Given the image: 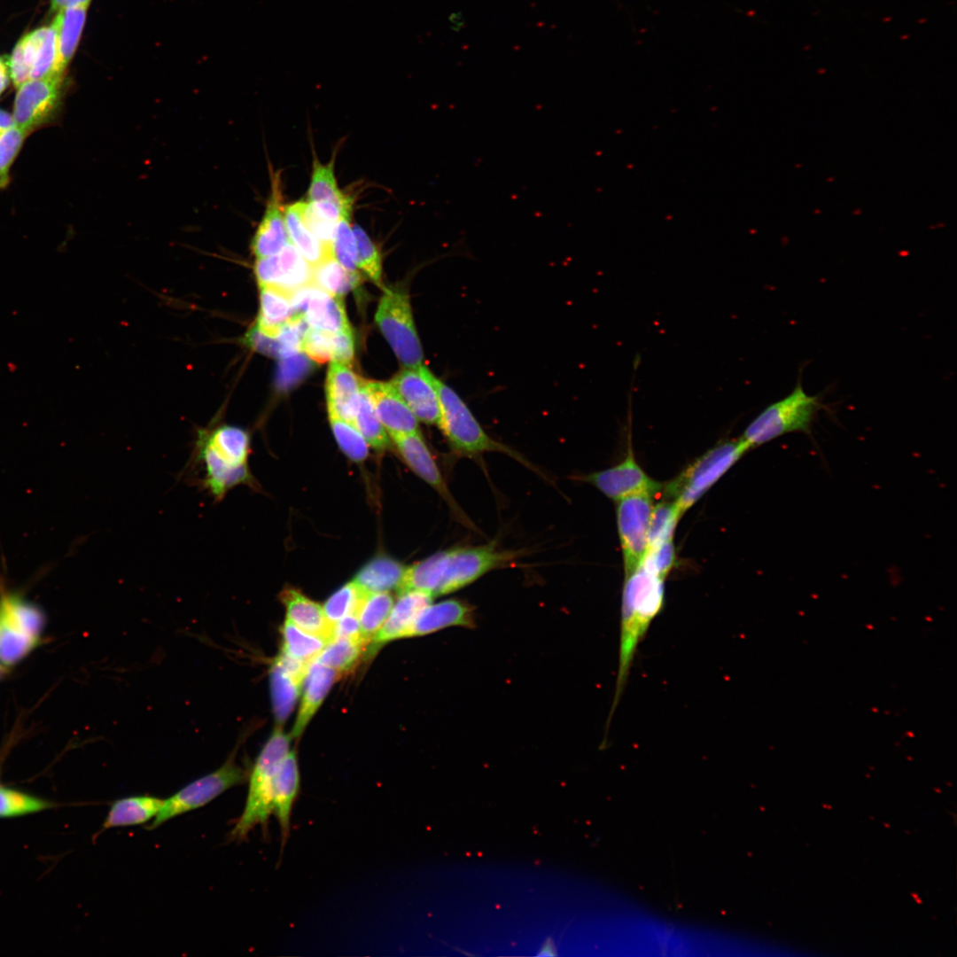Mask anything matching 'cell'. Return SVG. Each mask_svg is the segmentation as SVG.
I'll return each instance as SVG.
<instances>
[{
	"label": "cell",
	"mask_w": 957,
	"mask_h": 957,
	"mask_svg": "<svg viewBox=\"0 0 957 957\" xmlns=\"http://www.w3.org/2000/svg\"><path fill=\"white\" fill-rule=\"evenodd\" d=\"M433 597L423 591L409 590L399 595L381 628L370 642V652L374 653L389 641L404 638L406 632L417 616Z\"/></svg>",
	"instance_id": "22"
},
{
	"label": "cell",
	"mask_w": 957,
	"mask_h": 957,
	"mask_svg": "<svg viewBox=\"0 0 957 957\" xmlns=\"http://www.w3.org/2000/svg\"><path fill=\"white\" fill-rule=\"evenodd\" d=\"M92 0H51L50 8L53 12H58L60 10L77 7L87 6L89 7Z\"/></svg>",
	"instance_id": "53"
},
{
	"label": "cell",
	"mask_w": 957,
	"mask_h": 957,
	"mask_svg": "<svg viewBox=\"0 0 957 957\" xmlns=\"http://www.w3.org/2000/svg\"><path fill=\"white\" fill-rule=\"evenodd\" d=\"M281 633L282 651L304 662H311L329 642L321 636L302 630L287 619Z\"/></svg>",
	"instance_id": "37"
},
{
	"label": "cell",
	"mask_w": 957,
	"mask_h": 957,
	"mask_svg": "<svg viewBox=\"0 0 957 957\" xmlns=\"http://www.w3.org/2000/svg\"><path fill=\"white\" fill-rule=\"evenodd\" d=\"M473 611L469 603L457 599L431 603L417 614L404 638L421 636L451 626L474 627Z\"/></svg>",
	"instance_id": "21"
},
{
	"label": "cell",
	"mask_w": 957,
	"mask_h": 957,
	"mask_svg": "<svg viewBox=\"0 0 957 957\" xmlns=\"http://www.w3.org/2000/svg\"><path fill=\"white\" fill-rule=\"evenodd\" d=\"M164 800L143 795L116 800L110 807L103 829L133 826L144 823L158 814Z\"/></svg>",
	"instance_id": "29"
},
{
	"label": "cell",
	"mask_w": 957,
	"mask_h": 957,
	"mask_svg": "<svg viewBox=\"0 0 957 957\" xmlns=\"http://www.w3.org/2000/svg\"><path fill=\"white\" fill-rule=\"evenodd\" d=\"M336 638L362 640L367 642L362 635L356 613L348 614L333 624L331 640Z\"/></svg>",
	"instance_id": "52"
},
{
	"label": "cell",
	"mask_w": 957,
	"mask_h": 957,
	"mask_svg": "<svg viewBox=\"0 0 957 957\" xmlns=\"http://www.w3.org/2000/svg\"><path fill=\"white\" fill-rule=\"evenodd\" d=\"M654 495L649 492H641L617 501V525L625 574L631 572L641 564L647 551Z\"/></svg>",
	"instance_id": "12"
},
{
	"label": "cell",
	"mask_w": 957,
	"mask_h": 957,
	"mask_svg": "<svg viewBox=\"0 0 957 957\" xmlns=\"http://www.w3.org/2000/svg\"><path fill=\"white\" fill-rule=\"evenodd\" d=\"M286 608L287 619L302 630L331 640L332 624L326 619L323 607L299 590L285 588L280 594Z\"/></svg>",
	"instance_id": "26"
},
{
	"label": "cell",
	"mask_w": 957,
	"mask_h": 957,
	"mask_svg": "<svg viewBox=\"0 0 957 957\" xmlns=\"http://www.w3.org/2000/svg\"><path fill=\"white\" fill-rule=\"evenodd\" d=\"M393 440L404 462L439 493L447 503L454 517L466 527L476 530V525L466 516L448 489L421 433L401 435L393 438Z\"/></svg>",
	"instance_id": "15"
},
{
	"label": "cell",
	"mask_w": 957,
	"mask_h": 957,
	"mask_svg": "<svg viewBox=\"0 0 957 957\" xmlns=\"http://www.w3.org/2000/svg\"><path fill=\"white\" fill-rule=\"evenodd\" d=\"M0 611L16 627L38 640L43 630V615L35 604L20 595L1 592Z\"/></svg>",
	"instance_id": "34"
},
{
	"label": "cell",
	"mask_w": 957,
	"mask_h": 957,
	"mask_svg": "<svg viewBox=\"0 0 957 957\" xmlns=\"http://www.w3.org/2000/svg\"><path fill=\"white\" fill-rule=\"evenodd\" d=\"M88 8L77 6L56 12L52 22L57 34L56 74L66 75L84 29Z\"/></svg>",
	"instance_id": "25"
},
{
	"label": "cell",
	"mask_w": 957,
	"mask_h": 957,
	"mask_svg": "<svg viewBox=\"0 0 957 957\" xmlns=\"http://www.w3.org/2000/svg\"><path fill=\"white\" fill-rule=\"evenodd\" d=\"M245 342L254 350L269 356L284 358V350L277 338H271L261 332L254 325L246 334Z\"/></svg>",
	"instance_id": "50"
},
{
	"label": "cell",
	"mask_w": 957,
	"mask_h": 957,
	"mask_svg": "<svg viewBox=\"0 0 957 957\" xmlns=\"http://www.w3.org/2000/svg\"><path fill=\"white\" fill-rule=\"evenodd\" d=\"M254 273L259 286H275L289 292L313 284V267L291 242L276 254L257 258Z\"/></svg>",
	"instance_id": "16"
},
{
	"label": "cell",
	"mask_w": 957,
	"mask_h": 957,
	"mask_svg": "<svg viewBox=\"0 0 957 957\" xmlns=\"http://www.w3.org/2000/svg\"><path fill=\"white\" fill-rule=\"evenodd\" d=\"M750 449L741 437L720 442L663 485L664 499L684 514Z\"/></svg>",
	"instance_id": "6"
},
{
	"label": "cell",
	"mask_w": 957,
	"mask_h": 957,
	"mask_svg": "<svg viewBox=\"0 0 957 957\" xmlns=\"http://www.w3.org/2000/svg\"><path fill=\"white\" fill-rule=\"evenodd\" d=\"M291 738L278 726L264 744L248 774L246 802L230 831L232 840H243L255 826L267 824L272 813L274 780L282 760L290 751Z\"/></svg>",
	"instance_id": "5"
},
{
	"label": "cell",
	"mask_w": 957,
	"mask_h": 957,
	"mask_svg": "<svg viewBox=\"0 0 957 957\" xmlns=\"http://www.w3.org/2000/svg\"><path fill=\"white\" fill-rule=\"evenodd\" d=\"M596 487L605 496L619 501L641 492L658 494L663 484L651 478L636 462L632 447L617 465L580 477Z\"/></svg>",
	"instance_id": "13"
},
{
	"label": "cell",
	"mask_w": 957,
	"mask_h": 957,
	"mask_svg": "<svg viewBox=\"0 0 957 957\" xmlns=\"http://www.w3.org/2000/svg\"><path fill=\"white\" fill-rule=\"evenodd\" d=\"M821 408L819 398L806 393L798 381L789 395L762 410L749 424L741 438L752 448L787 433H810Z\"/></svg>",
	"instance_id": "7"
},
{
	"label": "cell",
	"mask_w": 957,
	"mask_h": 957,
	"mask_svg": "<svg viewBox=\"0 0 957 957\" xmlns=\"http://www.w3.org/2000/svg\"><path fill=\"white\" fill-rule=\"evenodd\" d=\"M555 951H556V949H555L554 944L552 942L545 943L544 945L541 947V952L538 954L539 955H555V954H556Z\"/></svg>",
	"instance_id": "56"
},
{
	"label": "cell",
	"mask_w": 957,
	"mask_h": 957,
	"mask_svg": "<svg viewBox=\"0 0 957 957\" xmlns=\"http://www.w3.org/2000/svg\"><path fill=\"white\" fill-rule=\"evenodd\" d=\"M56 62L57 34L52 23L23 35L6 61L16 88L29 80L56 74Z\"/></svg>",
	"instance_id": "11"
},
{
	"label": "cell",
	"mask_w": 957,
	"mask_h": 957,
	"mask_svg": "<svg viewBox=\"0 0 957 957\" xmlns=\"http://www.w3.org/2000/svg\"><path fill=\"white\" fill-rule=\"evenodd\" d=\"M375 320L403 367L416 368L424 364V352L405 287L397 285L385 289Z\"/></svg>",
	"instance_id": "8"
},
{
	"label": "cell",
	"mask_w": 957,
	"mask_h": 957,
	"mask_svg": "<svg viewBox=\"0 0 957 957\" xmlns=\"http://www.w3.org/2000/svg\"><path fill=\"white\" fill-rule=\"evenodd\" d=\"M247 778L246 771L230 756L216 770L190 782L167 799L148 827L153 829L167 821L199 808Z\"/></svg>",
	"instance_id": "9"
},
{
	"label": "cell",
	"mask_w": 957,
	"mask_h": 957,
	"mask_svg": "<svg viewBox=\"0 0 957 957\" xmlns=\"http://www.w3.org/2000/svg\"><path fill=\"white\" fill-rule=\"evenodd\" d=\"M405 572L406 568L398 561L379 556L365 564L353 581L364 593L398 591Z\"/></svg>",
	"instance_id": "30"
},
{
	"label": "cell",
	"mask_w": 957,
	"mask_h": 957,
	"mask_svg": "<svg viewBox=\"0 0 957 957\" xmlns=\"http://www.w3.org/2000/svg\"><path fill=\"white\" fill-rule=\"evenodd\" d=\"M339 673L313 659L304 678V690L291 737L298 738L319 708Z\"/></svg>",
	"instance_id": "24"
},
{
	"label": "cell",
	"mask_w": 957,
	"mask_h": 957,
	"mask_svg": "<svg viewBox=\"0 0 957 957\" xmlns=\"http://www.w3.org/2000/svg\"><path fill=\"white\" fill-rule=\"evenodd\" d=\"M302 682L303 680L290 673L276 659L274 660L270 669V689L273 711L279 727L292 711Z\"/></svg>",
	"instance_id": "31"
},
{
	"label": "cell",
	"mask_w": 957,
	"mask_h": 957,
	"mask_svg": "<svg viewBox=\"0 0 957 957\" xmlns=\"http://www.w3.org/2000/svg\"><path fill=\"white\" fill-rule=\"evenodd\" d=\"M284 219V208L279 177H274L271 192L262 218L253 237L251 248L257 258L279 253L290 243Z\"/></svg>",
	"instance_id": "19"
},
{
	"label": "cell",
	"mask_w": 957,
	"mask_h": 957,
	"mask_svg": "<svg viewBox=\"0 0 957 957\" xmlns=\"http://www.w3.org/2000/svg\"><path fill=\"white\" fill-rule=\"evenodd\" d=\"M36 642L37 639L16 627L0 611V663L4 666L19 661Z\"/></svg>",
	"instance_id": "39"
},
{
	"label": "cell",
	"mask_w": 957,
	"mask_h": 957,
	"mask_svg": "<svg viewBox=\"0 0 957 957\" xmlns=\"http://www.w3.org/2000/svg\"><path fill=\"white\" fill-rule=\"evenodd\" d=\"M440 404L438 426L455 455L476 457L486 452H501L531 467L519 454L492 439L482 428L465 401L447 384L437 379Z\"/></svg>",
	"instance_id": "4"
},
{
	"label": "cell",
	"mask_w": 957,
	"mask_h": 957,
	"mask_svg": "<svg viewBox=\"0 0 957 957\" xmlns=\"http://www.w3.org/2000/svg\"><path fill=\"white\" fill-rule=\"evenodd\" d=\"M665 603V579L643 563L625 574L621 603L619 668L612 717L624 691L641 641Z\"/></svg>",
	"instance_id": "3"
},
{
	"label": "cell",
	"mask_w": 957,
	"mask_h": 957,
	"mask_svg": "<svg viewBox=\"0 0 957 957\" xmlns=\"http://www.w3.org/2000/svg\"><path fill=\"white\" fill-rule=\"evenodd\" d=\"M334 333L309 327L302 341V352L318 363L331 361L334 347Z\"/></svg>",
	"instance_id": "47"
},
{
	"label": "cell",
	"mask_w": 957,
	"mask_h": 957,
	"mask_svg": "<svg viewBox=\"0 0 957 957\" xmlns=\"http://www.w3.org/2000/svg\"><path fill=\"white\" fill-rule=\"evenodd\" d=\"M334 347L331 361L346 365L352 364L354 356V340L352 329L333 335Z\"/></svg>",
	"instance_id": "51"
},
{
	"label": "cell",
	"mask_w": 957,
	"mask_h": 957,
	"mask_svg": "<svg viewBox=\"0 0 957 957\" xmlns=\"http://www.w3.org/2000/svg\"><path fill=\"white\" fill-rule=\"evenodd\" d=\"M642 562L659 576L665 579L675 563L673 539L665 541L657 546L649 548Z\"/></svg>",
	"instance_id": "48"
},
{
	"label": "cell",
	"mask_w": 957,
	"mask_h": 957,
	"mask_svg": "<svg viewBox=\"0 0 957 957\" xmlns=\"http://www.w3.org/2000/svg\"><path fill=\"white\" fill-rule=\"evenodd\" d=\"M14 126L12 114L0 108V135Z\"/></svg>",
	"instance_id": "55"
},
{
	"label": "cell",
	"mask_w": 957,
	"mask_h": 957,
	"mask_svg": "<svg viewBox=\"0 0 957 957\" xmlns=\"http://www.w3.org/2000/svg\"><path fill=\"white\" fill-rule=\"evenodd\" d=\"M27 136L16 125L0 135V187L8 184L10 169Z\"/></svg>",
	"instance_id": "46"
},
{
	"label": "cell",
	"mask_w": 957,
	"mask_h": 957,
	"mask_svg": "<svg viewBox=\"0 0 957 957\" xmlns=\"http://www.w3.org/2000/svg\"><path fill=\"white\" fill-rule=\"evenodd\" d=\"M300 777L296 753L289 751L276 772L272 790V813L278 821L283 841L287 838L293 805L299 795Z\"/></svg>",
	"instance_id": "23"
},
{
	"label": "cell",
	"mask_w": 957,
	"mask_h": 957,
	"mask_svg": "<svg viewBox=\"0 0 957 957\" xmlns=\"http://www.w3.org/2000/svg\"><path fill=\"white\" fill-rule=\"evenodd\" d=\"M393 599L388 592L365 593L356 609L361 633L370 643L383 626L392 607Z\"/></svg>",
	"instance_id": "35"
},
{
	"label": "cell",
	"mask_w": 957,
	"mask_h": 957,
	"mask_svg": "<svg viewBox=\"0 0 957 957\" xmlns=\"http://www.w3.org/2000/svg\"><path fill=\"white\" fill-rule=\"evenodd\" d=\"M307 202L332 205L342 209L352 206L353 199L338 188L332 160L328 164L314 162Z\"/></svg>",
	"instance_id": "33"
},
{
	"label": "cell",
	"mask_w": 957,
	"mask_h": 957,
	"mask_svg": "<svg viewBox=\"0 0 957 957\" xmlns=\"http://www.w3.org/2000/svg\"><path fill=\"white\" fill-rule=\"evenodd\" d=\"M249 455L250 436L243 428L222 424L198 429L180 477L220 503L237 486L257 489Z\"/></svg>",
	"instance_id": "1"
},
{
	"label": "cell",
	"mask_w": 957,
	"mask_h": 957,
	"mask_svg": "<svg viewBox=\"0 0 957 957\" xmlns=\"http://www.w3.org/2000/svg\"><path fill=\"white\" fill-rule=\"evenodd\" d=\"M352 208L344 211L340 216L331 244L333 257L346 269L356 271L355 239L350 223Z\"/></svg>",
	"instance_id": "43"
},
{
	"label": "cell",
	"mask_w": 957,
	"mask_h": 957,
	"mask_svg": "<svg viewBox=\"0 0 957 957\" xmlns=\"http://www.w3.org/2000/svg\"><path fill=\"white\" fill-rule=\"evenodd\" d=\"M353 231L355 239L357 268H360L376 284L382 286V258L377 247L359 225H354Z\"/></svg>",
	"instance_id": "41"
},
{
	"label": "cell",
	"mask_w": 957,
	"mask_h": 957,
	"mask_svg": "<svg viewBox=\"0 0 957 957\" xmlns=\"http://www.w3.org/2000/svg\"><path fill=\"white\" fill-rule=\"evenodd\" d=\"M294 315L304 316L309 327L336 333L351 329L343 297L332 296L314 284L292 292Z\"/></svg>",
	"instance_id": "17"
},
{
	"label": "cell",
	"mask_w": 957,
	"mask_h": 957,
	"mask_svg": "<svg viewBox=\"0 0 957 957\" xmlns=\"http://www.w3.org/2000/svg\"><path fill=\"white\" fill-rule=\"evenodd\" d=\"M364 594L354 581L340 587L326 601L323 607L328 621L333 625L345 616L355 613L360 600Z\"/></svg>",
	"instance_id": "44"
},
{
	"label": "cell",
	"mask_w": 957,
	"mask_h": 957,
	"mask_svg": "<svg viewBox=\"0 0 957 957\" xmlns=\"http://www.w3.org/2000/svg\"><path fill=\"white\" fill-rule=\"evenodd\" d=\"M437 379L438 377L422 364L416 368H405L390 383L418 421L438 425L440 404Z\"/></svg>",
	"instance_id": "14"
},
{
	"label": "cell",
	"mask_w": 957,
	"mask_h": 957,
	"mask_svg": "<svg viewBox=\"0 0 957 957\" xmlns=\"http://www.w3.org/2000/svg\"><path fill=\"white\" fill-rule=\"evenodd\" d=\"M360 281L357 271L346 269L332 254L313 267V284L332 296L343 297Z\"/></svg>",
	"instance_id": "32"
},
{
	"label": "cell",
	"mask_w": 957,
	"mask_h": 957,
	"mask_svg": "<svg viewBox=\"0 0 957 957\" xmlns=\"http://www.w3.org/2000/svg\"><path fill=\"white\" fill-rule=\"evenodd\" d=\"M303 204L304 201H299L284 208L285 224L291 243L314 267L332 253L306 224L302 215Z\"/></svg>",
	"instance_id": "28"
},
{
	"label": "cell",
	"mask_w": 957,
	"mask_h": 957,
	"mask_svg": "<svg viewBox=\"0 0 957 957\" xmlns=\"http://www.w3.org/2000/svg\"><path fill=\"white\" fill-rule=\"evenodd\" d=\"M367 645L362 640L332 639L314 659L339 674L346 673L358 664Z\"/></svg>",
	"instance_id": "36"
},
{
	"label": "cell",
	"mask_w": 957,
	"mask_h": 957,
	"mask_svg": "<svg viewBox=\"0 0 957 957\" xmlns=\"http://www.w3.org/2000/svg\"><path fill=\"white\" fill-rule=\"evenodd\" d=\"M354 425L360 432L367 443L377 450H385L390 446L388 433L377 418L367 392L361 382L359 405Z\"/></svg>",
	"instance_id": "38"
},
{
	"label": "cell",
	"mask_w": 957,
	"mask_h": 957,
	"mask_svg": "<svg viewBox=\"0 0 957 957\" xmlns=\"http://www.w3.org/2000/svg\"><path fill=\"white\" fill-rule=\"evenodd\" d=\"M310 368L307 358L300 353L282 359L277 370V385L282 389L291 387L300 381Z\"/></svg>",
	"instance_id": "49"
},
{
	"label": "cell",
	"mask_w": 957,
	"mask_h": 957,
	"mask_svg": "<svg viewBox=\"0 0 957 957\" xmlns=\"http://www.w3.org/2000/svg\"><path fill=\"white\" fill-rule=\"evenodd\" d=\"M361 382L362 378L347 365L331 361L325 385L329 416L339 417L354 425Z\"/></svg>",
	"instance_id": "20"
},
{
	"label": "cell",
	"mask_w": 957,
	"mask_h": 957,
	"mask_svg": "<svg viewBox=\"0 0 957 957\" xmlns=\"http://www.w3.org/2000/svg\"><path fill=\"white\" fill-rule=\"evenodd\" d=\"M682 515L676 503L671 501L663 499L654 504L649 525L648 549L673 540L675 527Z\"/></svg>",
	"instance_id": "40"
},
{
	"label": "cell",
	"mask_w": 957,
	"mask_h": 957,
	"mask_svg": "<svg viewBox=\"0 0 957 957\" xmlns=\"http://www.w3.org/2000/svg\"><path fill=\"white\" fill-rule=\"evenodd\" d=\"M50 806L45 800L0 785V817L27 814Z\"/></svg>",
	"instance_id": "45"
},
{
	"label": "cell",
	"mask_w": 957,
	"mask_h": 957,
	"mask_svg": "<svg viewBox=\"0 0 957 957\" xmlns=\"http://www.w3.org/2000/svg\"><path fill=\"white\" fill-rule=\"evenodd\" d=\"M519 556L518 551L502 550L494 543L440 551L406 568L398 594L409 590L423 591L432 597L451 594Z\"/></svg>",
	"instance_id": "2"
},
{
	"label": "cell",
	"mask_w": 957,
	"mask_h": 957,
	"mask_svg": "<svg viewBox=\"0 0 957 957\" xmlns=\"http://www.w3.org/2000/svg\"><path fill=\"white\" fill-rule=\"evenodd\" d=\"M10 73L6 61L0 58V96L7 89L10 82Z\"/></svg>",
	"instance_id": "54"
},
{
	"label": "cell",
	"mask_w": 957,
	"mask_h": 957,
	"mask_svg": "<svg viewBox=\"0 0 957 957\" xmlns=\"http://www.w3.org/2000/svg\"><path fill=\"white\" fill-rule=\"evenodd\" d=\"M3 666H4V665H3L2 664H0V677H1V676H2V674H3L4 673V667H3Z\"/></svg>",
	"instance_id": "57"
},
{
	"label": "cell",
	"mask_w": 957,
	"mask_h": 957,
	"mask_svg": "<svg viewBox=\"0 0 957 957\" xmlns=\"http://www.w3.org/2000/svg\"><path fill=\"white\" fill-rule=\"evenodd\" d=\"M260 289L261 307L255 326L266 336L276 338L293 315L292 292L270 285Z\"/></svg>",
	"instance_id": "27"
},
{
	"label": "cell",
	"mask_w": 957,
	"mask_h": 957,
	"mask_svg": "<svg viewBox=\"0 0 957 957\" xmlns=\"http://www.w3.org/2000/svg\"><path fill=\"white\" fill-rule=\"evenodd\" d=\"M362 385L377 418L392 439L420 433L417 418L391 383L362 379Z\"/></svg>",
	"instance_id": "18"
},
{
	"label": "cell",
	"mask_w": 957,
	"mask_h": 957,
	"mask_svg": "<svg viewBox=\"0 0 957 957\" xmlns=\"http://www.w3.org/2000/svg\"><path fill=\"white\" fill-rule=\"evenodd\" d=\"M335 439L343 453L354 462L364 461L369 454V444L352 424L334 416H329Z\"/></svg>",
	"instance_id": "42"
},
{
	"label": "cell",
	"mask_w": 957,
	"mask_h": 957,
	"mask_svg": "<svg viewBox=\"0 0 957 957\" xmlns=\"http://www.w3.org/2000/svg\"><path fill=\"white\" fill-rule=\"evenodd\" d=\"M66 75L29 80L17 88L13 104L15 125L27 136L57 121L62 105Z\"/></svg>",
	"instance_id": "10"
}]
</instances>
